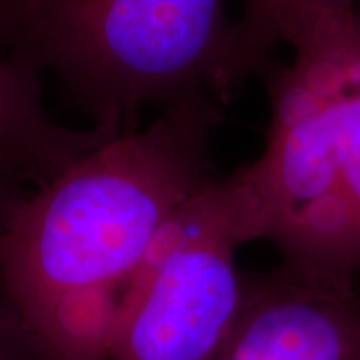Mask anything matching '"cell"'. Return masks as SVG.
Here are the masks:
<instances>
[{
  "instance_id": "10",
  "label": "cell",
  "mask_w": 360,
  "mask_h": 360,
  "mask_svg": "<svg viewBox=\"0 0 360 360\" xmlns=\"http://www.w3.org/2000/svg\"><path fill=\"white\" fill-rule=\"evenodd\" d=\"M269 7L270 0H245L244 13H242L240 20L237 22L242 49H244L247 62H249L254 75L259 72V60L257 53H255V47H257V40L260 32H262Z\"/></svg>"
},
{
  "instance_id": "2",
  "label": "cell",
  "mask_w": 360,
  "mask_h": 360,
  "mask_svg": "<svg viewBox=\"0 0 360 360\" xmlns=\"http://www.w3.org/2000/svg\"><path fill=\"white\" fill-rule=\"evenodd\" d=\"M290 65L270 58L265 147L237 170L255 240L281 267L328 285L360 276V6L304 20L287 35Z\"/></svg>"
},
{
  "instance_id": "1",
  "label": "cell",
  "mask_w": 360,
  "mask_h": 360,
  "mask_svg": "<svg viewBox=\"0 0 360 360\" xmlns=\"http://www.w3.org/2000/svg\"><path fill=\"white\" fill-rule=\"evenodd\" d=\"M224 103L195 98L85 154L27 193L2 244V285L45 360H105L157 238L219 177Z\"/></svg>"
},
{
  "instance_id": "7",
  "label": "cell",
  "mask_w": 360,
  "mask_h": 360,
  "mask_svg": "<svg viewBox=\"0 0 360 360\" xmlns=\"http://www.w3.org/2000/svg\"><path fill=\"white\" fill-rule=\"evenodd\" d=\"M355 6H359V0H270L267 19L257 42L259 58L267 62L272 49L285 42L287 35L304 20Z\"/></svg>"
},
{
  "instance_id": "9",
  "label": "cell",
  "mask_w": 360,
  "mask_h": 360,
  "mask_svg": "<svg viewBox=\"0 0 360 360\" xmlns=\"http://www.w3.org/2000/svg\"><path fill=\"white\" fill-rule=\"evenodd\" d=\"M25 180L11 165L0 160V290L2 285V244L8 231L13 214L30 191L25 187Z\"/></svg>"
},
{
  "instance_id": "3",
  "label": "cell",
  "mask_w": 360,
  "mask_h": 360,
  "mask_svg": "<svg viewBox=\"0 0 360 360\" xmlns=\"http://www.w3.org/2000/svg\"><path fill=\"white\" fill-rule=\"evenodd\" d=\"M52 75L92 129L210 97L229 105L252 77L225 0H0V52Z\"/></svg>"
},
{
  "instance_id": "6",
  "label": "cell",
  "mask_w": 360,
  "mask_h": 360,
  "mask_svg": "<svg viewBox=\"0 0 360 360\" xmlns=\"http://www.w3.org/2000/svg\"><path fill=\"white\" fill-rule=\"evenodd\" d=\"M40 75L0 53V160L35 187L112 137L60 125L45 110Z\"/></svg>"
},
{
  "instance_id": "5",
  "label": "cell",
  "mask_w": 360,
  "mask_h": 360,
  "mask_svg": "<svg viewBox=\"0 0 360 360\" xmlns=\"http://www.w3.org/2000/svg\"><path fill=\"white\" fill-rule=\"evenodd\" d=\"M214 360H360V290L278 267L245 277L240 314Z\"/></svg>"
},
{
  "instance_id": "4",
  "label": "cell",
  "mask_w": 360,
  "mask_h": 360,
  "mask_svg": "<svg viewBox=\"0 0 360 360\" xmlns=\"http://www.w3.org/2000/svg\"><path fill=\"white\" fill-rule=\"evenodd\" d=\"M252 240L237 172L217 177L157 238L124 299L105 360H214L244 305L236 255Z\"/></svg>"
},
{
  "instance_id": "8",
  "label": "cell",
  "mask_w": 360,
  "mask_h": 360,
  "mask_svg": "<svg viewBox=\"0 0 360 360\" xmlns=\"http://www.w3.org/2000/svg\"><path fill=\"white\" fill-rule=\"evenodd\" d=\"M0 360H45L6 290H0Z\"/></svg>"
}]
</instances>
